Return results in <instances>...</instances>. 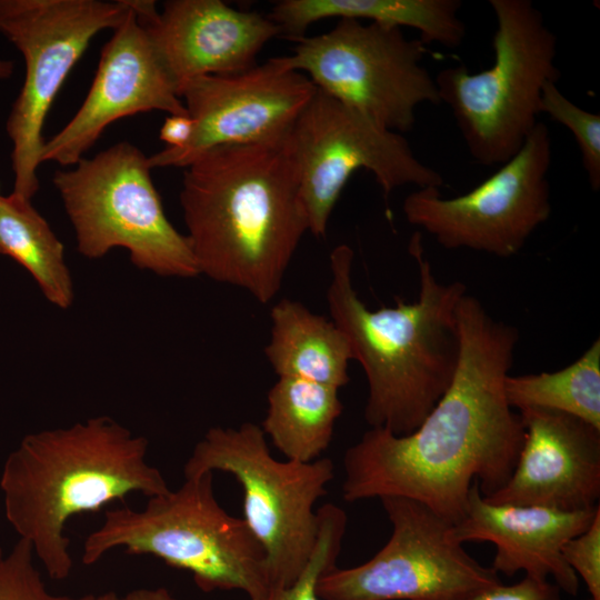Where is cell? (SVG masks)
Listing matches in <instances>:
<instances>
[{
  "instance_id": "obj_1",
  "label": "cell",
  "mask_w": 600,
  "mask_h": 600,
  "mask_svg": "<svg viewBox=\"0 0 600 600\" xmlns=\"http://www.w3.org/2000/svg\"><path fill=\"white\" fill-rule=\"evenodd\" d=\"M457 317L460 356L450 387L411 433L371 428L347 449L346 501L409 498L457 524L474 482L489 497L510 479L524 430L503 388L519 331L468 293Z\"/></svg>"
},
{
  "instance_id": "obj_2",
  "label": "cell",
  "mask_w": 600,
  "mask_h": 600,
  "mask_svg": "<svg viewBox=\"0 0 600 600\" xmlns=\"http://www.w3.org/2000/svg\"><path fill=\"white\" fill-rule=\"evenodd\" d=\"M180 204L199 274L272 301L308 231L287 140L202 153L184 168Z\"/></svg>"
},
{
  "instance_id": "obj_3",
  "label": "cell",
  "mask_w": 600,
  "mask_h": 600,
  "mask_svg": "<svg viewBox=\"0 0 600 600\" xmlns=\"http://www.w3.org/2000/svg\"><path fill=\"white\" fill-rule=\"evenodd\" d=\"M409 253L419 273L413 302L397 298L392 307L369 309L352 283L354 254L348 244L330 253L327 289L331 320L346 333L367 377L364 419L398 436L414 431L452 382L460 356L457 309L467 293L461 281L438 280L419 231Z\"/></svg>"
},
{
  "instance_id": "obj_4",
  "label": "cell",
  "mask_w": 600,
  "mask_h": 600,
  "mask_svg": "<svg viewBox=\"0 0 600 600\" xmlns=\"http://www.w3.org/2000/svg\"><path fill=\"white\" fill-rule=\"evenodd\" d=\"M149 441L107 416L68 428L29 433L7 457L1 476L4 516L30 543L48 576L72 569L68 520L94 512L131 492H169L159 469L147 462Z\"/></svg>"
},
{
  "instance_id": "obj_5",
  "label": "cell",
  "mask_w": 600,
  "mask_h": 600,
  "mask_svg": "<svg viewBox=\"0 0 600 600\" xmlns=\"http://www.w3.org/2000/svg\"><path fill=\"white\" fill-rule=\"evenodd\" d=\"M118 547L190 572L204 592L240 590L257 599L269 589L264 551L244 520L217 501L213 472L148 498L142 510H107L103 523L87 537L81 560L93 564Z\"/></svg>"
},
{
  "instance_id": "obj_6",
  "label": "cell",
  "mask_w": 600,
  "mask_h": 600,
  "mask_svg": "<svg viewBox=\"0 0 600 600\" xmlns=\"http://www.w3.org/2000/svg\"><path fill=\"white\" fill-rule=\"evenodd\" d=\"M496 18L493 64L471 73L466 66L434 78L440 103L457 122L471 157L501 166L538 124L544 86L558 82L557 38L529 0H489Z\"/></svg>"
},
{
  "instance_id": "obj_7",
  "label": "cell",
  "mask_w": 600,
  "mask_h": 600,
  "mask_svg": "<svg viewBox=\"0 0 600 600\" xmlns=\"http://www.w3.org/2000/svg\"><path fill=\"white\" fill-rule=\"evenodd\" d=\"M331 459L280 461L272 457L259 424L212 427L194 446L183 476L222 471L240 483L243 520L266 554L269 588L293 583L314 550L316 502L333 479Z\"/></svg>"
},
{
  "instance_id": "obj_8",
  "label": "cell",
  "mask_w": 600,
  "mask_h": 600,
  "mask_svg": "<svg viewBox=\"0 0 600 600\" xmlns=\"http://www.w3.org/2000/svg\"><path fill=\"white\" fill-rule=\"evenodd\" d=\"M74 166L56 171L52 181L81 256L99 259L123 248L141 270L172 278L199 274L189 241L166 216L139 148L122 141Z\"/></svg>"
},
{
  "instance_id": "obj_9",
  "label": "cell",
  "mask_w": 600,
  "mask_h": 600,
  "mask_svg": "<svg viewBox=\"0 0 600 600\" xmlns=\"http://www.w3.org/2000/svg\"><path fill=\"white\" fill-rule=\"evenodd\" d=\"M296 41L283 57L287 66L383 129L410 131L419 106L440 103L423 66L426 43L408 39L401 28L339 19L328 32Z\"/></svg>"
},
{
  "instance_id": "obj_10",
  "label": "cell",
  "mask_w": 600,
  "mask_h": 600,
  "mask_svg": "<svg viewBox=\"0 0 600 600\" xmlns=\"http://www.w3.org/2000/svg\"><path fill=\"white\" fill-rule=\"evenodd\" d=\"M129 10V0H0V33L26 64L6 126L12 142V192L31 200L38 191L42 130L56 96L94 36L116 29Z\"/></svg>"
},
{
  "instance_id": "obj_11",
  "label": "cell",
  "mask_w": 600,
  "mask_h": 600,
  "mask_svg": "<svg viewBox=\"0 0 600 600\" xmlns=\"http://www.w3.org/2000/svg\"><path fill=\"white\" fill-rule=\"evenodd\" d=\"M308 231L326 236L350 177L370 171L387 199L408 184L440 188L442 176L421 162L403 134L389 131L317 88L288 139Z\"/></svg>"
},
{
  "instance_id": "obj_12",
  "label": "cell",
  "mask_w": 600,
  "mask_h": 600,
  "mask_svg": "<svg viewBox=\"0 0 600 600\" xmlns=\"http://www.w3.org/2000/svg\"><path fill=\"white\" fill-rule=\"evenodd\" d=\"M380 500L392 527L389 540L364 563L324 572L317 584L322 600H469L502 582L430 508L402 497Z\"/></svg>"
},
{
  "instance_id": "obj_13",
  "label": "cell",
  "mask_w": 600,
  "mask_h": 600,
  "mask_svg": "<svg viewBox=\"0 0 600 600\" xmlns=\"http://www.w3.org/2000/svg\"><path fill=\"white\" fill-rule=\"evenodd\" d=\"M551 160L550 132L539 121L521 149L476 188L453 198L418 189L406 197L403 214L446 249L516 256L551 214Z\"/></svg>"
},
{
  "instance_id": "obj_14",
  "label": "cell",
  "mask_w": 600,
  "mask_h": 600,
  "mask_svg": "<svg viewBox=\"0 0 600 600\" xmlns=\"http://www.w3.org/2000/svg\"><path fill=\"white\" fill-rule=\"evenodd\" d=\"M316 90L283 57L190 80L179 96L194 123L192 138L182 148L166 147L148 157L149 166L186 168L217 147L282 143Z\"/></svg>"
},
{
  "instance_id": "obj_15",
  "label": "cell",
  "mask_w": 600,
  "mask_h": 600,
  "mask_svg": "<svg viewBox=\"0 0 600 600\" xmlns=\"http://www.w3.org/2000/svg\"><path fill=\"white\" fill-rule=\"evenodd\" d=\"M124 20L103 46L98 69L72 119L44 142L41 162L78 163L112 122L141 112L188 114L131 0Z\"/></svg>"
},
{
  "instance_id": "obj_16",
  "label": "cell",
  "mask_w": 600,
  "mask_h": 600,
  "mask_svg": "<svg viewBox=\"0 0 600 600\" xmlns=\"http://www.w3.org/2000/svg\"><path fill=\"white\" fill-rule=\"evenodd\" d=\"M131 4L178 93L196 78L253 67L266 43L280 34L269 16L237 10L221 0H169L161 11L154 1Z\"/></svg>"
},
{
  "instance_id": "obj_17",
  "label": "cell",
  "mask_w": 600,
  "mask_h": 600,
  "mask_svg": "<svg viewBox=\"0 0 600 600\" xmlns=\"http://www.w3.org/2000/svg\"><path fill=\"white\" fill-rule=\"evenodd\" d=\"M523 441L510 479L483 497L496 504L538 506L562 511L599 507L600 429L553 410L519 411Z\"/></svg>"
},
{
  "instance_id": "obj_18",
  "label": "cell",
  "mask_w": 600,
  "mask_h": 600,
  "mask_svg": "<svg viewBox=\"0 0 600 600\" xmlns=\"http://www.w3.org/2000/svg\"><path fill=\"white\" fill-rule=\"evenodd\" d=\"M600 507L583 511H562L538 506L488 502L474 482L469 491L464 514L453 524L460 542L488 541L496 553L491 568L512 577L518 572L538 580L551 577L561 591L574 597L579 578L566 563L562 547L583 532Z\"/></svg>"
},
{
  "instance_id": "obj_19",
  "label": "cell",
  "mask_w": 600,
  "mask_h": 600,
  "mask_svg": "<svg viewBox=\"0 0 600 600\" xmlns=\"http://www.w3.org/2000/svg\"><path fill=\"white\" fill-rule=\"evenodd\" d=\"M461 7L459 0H282L269 18L291 40L304 37L314 22L339 18L412 28L426 44L453 49L466 37V26L458 14Z\"/></svg>"
},
{
  "instance_id": "obj_20",
  "label": "cell",
  "mask_w": 600,
  "mask_h": 600,
  "mask_svg": "<svg viewBox=\"0 0 600 600\" xmlns=\"http://www.w3.org/2000/svg\"><path fill=\"white\" fill-rule=\"evenodd\" d=\"M270 319L264 354L278 377L304 379L337 389L349 382L353 352L336 322L288 298L273 304Z\"/></svg>"
},
{
  "instance_id": "obj_21",
  "label": "cell",
  "mask_w": 600,
  "mask_h": 600,
  "mask_svg": "<svg viewBox=\"0 0 600 600\" xmlns=\"http://www.w3.org/2000/svg\"><path fill=\"white\" fill-rule=\"evenodd\" d=\"M342 410L339 389L279 377L268 392L267 414L260 427L287 460L311 462L329 447Z\"/></svg>"
},
{
  "instance_id": "obj_22",
  "label": "cell",
  "mask_w": 600,
  "mask_h": 600,
  "mask_svg": "<svg viewBox=\"0 0 600 600\" xmlns=\"http://www.w3.org/2000/svg\"><path fill=\"white\" fill-rule=\"evenodd\" d=\"M0 254L23 267L44 298L68 309L74 298L62 242L31 200L11 192L0 197Z\"/></svg>"
},
{
  "instance_id": "obj_23",
  "label": "cell",
  "mask_w": 600,
  "mask_h": 600,
  "mask_svg": "<svg viewBox=\"0 0 600 600\" xmlns=\"http://www.w3.org/2000/svg\"><path fill=\"white\" fill-rule=\"evenodd\" d=\"M503 389L512 409L563 412L600 429V340L596 339L577 360L560 370L508 374Z\"/></svg>"
},
{
  "instance_id": "obj_24",
  "label": "cell",
  "mask_w": 600,
  "mask_h": 600,
  "mask_svg": "<svg viewBox=\"0 0 600 600\" xmlns=\"http://www.w3.org/2000/svg\"><path fill=\"white\" fill-rule=\"evenodd\" d=\"M319 531L314 550L297 580L287 587L269 588L257 599L248 600H322L318 596L319 578L333 569L347 528V514L338 506L327 503L318 510Z\"/></svg>"
},
{
  "instance_id": "obj_25",
  "label": "cell",
  "mask_w": 600,
  "mask_h": 600,
  "mask_svg": "<svg viewBox=\"0 0 600 600\" xmlns=\"http://www.w3.org/2000/svg\"><path fill=\"white\" fill-rule=\"evenodd\" d=\"M540 113L571 131L581 153L582 166L590 187L600 189V116L569 100L557 82H548L542 91Z\"/></svg>"
},
{
  "instance_id": "obj_26",
  "label": "cell",
  "mask_w": 600,
  "mask_h": 600,
  "mask_svg": "<svg viewBox=\"0 0 600 600\" xmlns=\"http://www.w3.org/2000/svg\"><path fill=\"white\" fill-rule=\"evenodd\" d=\"M96 594L79 597L50 592L34 564L33 549L19 539L0 558V600H94Z\"/></svg>"
},
{
  "instance_id": "obj_27",
  "label": "cell",
  "mask_w": 600,
  "mask_h": 600,
  "mask_svg": "<svg viewBox=\"0 0 600 600\" xmlns=\"http://www.w3.org/2000/svg\"><path fill=\"white\" fill-rule=\"evenodd\" d=\"M566 563L581 578L591 600H600V511L591 524L562 547Z\"/></svg>"
},
{
  "instance_id": "obj_28",
  "label": "cell",
  "mask_w": 600,
  "mask_h": 600,
  "mask_svg": "<svg viewBox=\"0 0 600 600\" xmlns=\"http://www.w3.org/2000/svg\"><path fill=\"white\" fill-rule=\"evenodd\" d=\"M560 592L556 583L524 576L512 584L501 582L483 589L469 600H561Z\"/></svg>"
},
{
  "instance_id": "obj_29",
  "label": "cell",
  "mask_w": 600,
  "mask_h": 600,
  "mask_svg": "<svg viewBox=\"0 0 600 600\" xmlns=\"http://www.w3.org/2000/svg\"><path fill=\"white\" fill-rule=\"evenodd\" d=\"M193 120L189 114H170L160 128L159 138L168 148H182L192 138Z\"/></svg>"
},
{
  "instance_id": "obj_30",
  "label": "cell",
  "mask_w": 600,
  "mask_h": 600,
  "mask_svg": "<svg viewBox=\"0 0 600 600\" xmlns=\"http://www.w3.org/2000/svg\"><path fill=\"white\" fill-rule=\"evenodd\" d=\"M119 600H178L168 589L163 587L153 589H137L128 592Z\"/></svg>"
},
{
  "instance_id": "obj_31",
  "label": "cell",
  "mask_w": 600,
  "mask_h": 600,
  "mask_svg": "<svg viewBox=\"0 0 600 600\" xmlns=\"http://www.w3.org/2000/svg\"><path fill=\"white\" fill-rule=\"evenodd\" d=\"M14 70V63L11 60L0 59V80L11 77Z\"/></svg>"
},
{
  "instance_id": "obj_32",
  "label": "cell",
  "mask_w": 600,
  "mask_h": 600,
  "mask_svg": "<svg viewBox=\"0 0 600 600\" xmlns=\"http://www.w3.org/2000/svg\"><path fill=\"white\" fill-rule=\"evenodd\" d=\"M120 597L117 596L113 591L104 592L102 594L96 596L94 600H119Z\"/></svg>"
},
{
  "instance_id": "obj_33",
  "label": "cell",
  "mask_w": 600,
  "mask_h": 600,
  "mask_svg": "<svg viewBox=\"0 0 600 600\" xmlns=\"http://www.w3.org/2000/svg\"><path fill=\"white\" fill-rule=\"evenodd\" d=\"M2 556H3V554H2V549L0 548V558H1Z\"/></svg>"
},
{
  "instance_id": "obj_34",
  "label": "cell",
  "mask_w": 600,
  "mask_h": 600,
  "mask_svg": "<svg viewBox=\"0 0 600 600\" xmlns=\"http://www.w3.org/2000/svg\"><path fill=\"white\" fill-rule=\"evenodd\" d=\"M586 600H591V599L589 598V599H586Z\"/></svg>"
},
{
  "instance_id": "obj_35",
  "label": "cell",
  "mask_w": 600,
  "mask_h": 600,
  "mask_svg": "<svg viewBox=\"0 0 600 600\" xmlns=\"http://www.w3.org/2000/svg\"><path fill=\"white\" fill-rule=\"evenodd\" d=\"M0 197H1V194H0Z\"/></svg>"
}]
</instances>
